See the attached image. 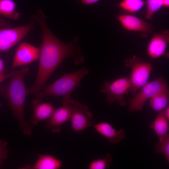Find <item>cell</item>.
Segmentation results:
<instances>
[{
  "mask_svg": "<svg viewBox=\"0 0 169 169\" xmlns=\"http://www.w3.org/2000/svg\"><path fill=\"white\" fill-rule=\"evenodd\" d=\"M34 22L19 27L12 28L0 17V51H6L22 40L33 29Z\"/></svg>",
  "mask_w": 169,
  "mask_h": 169,
  "instance_id": "obj_4",
  "label": "cell"
},
{
  "mask_svg": "<svg viewBox=\"0 0 169 169\" xmlns=\"http://www.w3.org/2000/svg\"><path fill=\"white\" fill-rule=\"evenodd\" d=\"M163 115L165 117L169 120V106L165 108L162 111Z\"/></svg>",
  "mask_w": 169,
  "mask_h": 169,
  "instance_id": "obj_26",
  "label": "cell"
},
{
  "mask_svg": "<svg viewBox=\"0 0 169 169\" xmlns=\"http://www.w3.org/2000/svg\"><path fill=\"white\" fill-rule=\"evenodd\" d=\"M62 166V161L49 154H40L33 165H27L19 167L20 169H58Z\"/></svg>",
  "mask_w": 169,
  "mask_h": 169,
  "instance_id": "obj_14",
  "label": "cell"
},
{
  "mask_svg": "<svg viewBox=\"0 0 169 169\" xmlns=\"http://www.w3.org/2000/svg\"><path fill=\"white\" fill-rule=\"evenodd\" d=\"M89 72L88 68L84 67L73 72L64 73L59 79L44 88L40 94L41 99L52 96L62 97L63 101L69 100L71 94L79 87L80 81Z\"/></svg>",
  "mask_w": 169,
  "mask_h": 169,
  "instance_id": "obj_3",
  "label": "cell"
},
{
  "mask_svg": "<svg viewBox=\"0 0 169 169\" xmlns=\"http://www.w3.org/2000/svg\"><path fill=\"white\" fill-rule=\"evenodd\" d=\"M72 112L70 119L74 132L81 131L93 125V115L88 106L77 100L70 99Z\"/></svg>",
  "mask_w": 169,
  "mask_h": 169,
  "instance_id": "obj_8",
  "label": "cell"
},
{
  "mask_svg": "<svg viewBox=\"0 0 169 169\" xmlns=\"http://www.w3.org/2000/svg\"><path fill=\"white\" fill-rule=\"evenodd\" d=\"M14 0H0V16L13 20L18 19L20 13L17 11Z\"/></svg>",
  "mask_w": 169,
  "mask_h": 169,
  "instance_id": "obj_18",
  "label": "cell"
},
{
  "mask_svg": "<svg viewBox=\"0 0 169 169\" xmlns=\"http://www.w3.org/2000/svg\"><path fill=\"white\" fill-rule=\"evenodd\" d=\"M3 105V104L1 103V102H0V107Z\"/></svg>",
  "mask_w": 169,
  "mask_h": 169,
  "instance_id": "obj_29",
  "label": "cell"
},
{
  "mask_svg": "<svg viewBox=\"0 0 169 169\" xmlns=\"http://www.w3.org/2000/svg\"><path fill=\"white\" fill-rule=\"evenodd\" d=\"M155 153L163 154L169 163V135L159 140V142L156 145Z\"/></svg>",
  "mask_w": 169,
  "mask_h": 169,
  "instance_id": "obj_22",
  "label": "cell"
},
{
  "mask_svg": "<svg viewBox=\"0 0 169 169\" xmlns=\"http://www.w3.org/2000/svg\"><path fill=\"white\" fill-rule=\"evenodd\" d=\"M4 69V62L0 56V74L3 73Z\"/></svg>",
  "mask_w": 169,
  "mask_h": 169,
  "instance_id": "obj_27",
  "label": "cell"
},
{
  "mask_svg": "<svg viewBox=\"0 0 169 169\" xmlns=\"http://www.w3.org/2000/svg\"><path fill=\"white\" fill-rule=\"evenodd\" d=\"M29 71L28 66L16 70L6 85H0V94L7 100L13 113L18 121L23 134L31 136L32 129L29 123L25 118L24 107L27 96L29 95L25 84L24 76Z\"/></svg>",
  "mask_w": 169,
  "mask_h": 169,
  "instance_id": "obj_2",
  "label": "cell"
},
{
  "mask_svg": "<svg viewBox=\"0 0 169 169\" xmlns=\"http://www.w3.org/2000/svg\"><path fill=\"white\" fill-rule=\"evenodd\" d=\"M112 156L107 153L102 158H100L91 161L90 163L89 169H105L109 167L112 161Z\"/></svg>",
  "mask_w": 169,
  "mask_h": 169,
  "instance_id": "obj_20",
  "label": "cell"
},
{
  "mask_svg": "<svg viewBox=\"0 0 169 169\" xmlns=\"http://www.w3.org/2000/svg\"><path fill=\"white\" fill-rule=\"evenodd\" d=\"M116 19L124 28L128 31L139 32L142 37H148L154 29L151 23L131 14H120L116 17Z\"/></svg>",
  "mask_w": 169,
  "mask_h": 169,
  "instance_id": "obj_9",
  "label": "cell"
},
{
  "mask_svg": "<svg viewBox=\"0 0 169 169\" xmlns=\"http://www.w3.org/2000/svg\"><path fill=\"white\" fill-rule=\"evenodd\" d=\"M16 70H13L8 74H0V83L5 80L12 77L16 73Z\"/></svg>",
  "mask_w": 169,
  "mask_h": 169,
  "instance_id": "obj_24",
  "label": "cell"
},
{
  "mask_svg": "<svg viewBox=\"0 0 169 169\" xmlns=\"http://www.w3.org/2000/svg\"><path fill=\"white\" fill-rule=\"evenodd\" d=\"M33 17L41 28L43 38L37 74L33 86L28 88V92L29 95L34 94L35 100L39 101L40 93L48 79L65 59L72 57L76 65L83 64L85 59L78 44V36L70 42L64 43L51 32L45 22L46 17L41 9H38Z\"/></svg>",
  "mask_w": 169,
  "mask_h": 169,
  "instance_id": "obj_1",
  "label": "cell"
},
{
  "mask_svg": "<svg viewBox=\"0 0 169 169\" xmlns=\"http://www.w3.org/2000/svg\"><path fill=\"white\" fill-rule=\"evenodd\" d=\"M124 64L131 70L129 78L131 87L128 93L135 94L148 82L152 69V65L151 63L145 62L136 55L125 59Z\"/></svg>",
  "mask_w": 169,
  "mask_h": 169,
  "instance_id": "obj_5",
  "label": "cell"
},
{
  "mask_svg": "<svg viewBox=\"0 0 169 169\" xmlns=\"http://www.w3.org/2000/svg\"><path fill=\"white\" fill-rule=\"evenodd\" d=\"M163 6V0H147L145 18L151 20L155 13Z\"/></svg>",
  "mask_w": 169,
  "mask_h": 169,
  "instance_id": "obj_21",
  "label": "cell"
},
{
  "mask_svg": "<svg viewBox=\"0 0 169 169\" xmlns=\"http://www.w3.org/2000/svg\"><path fill=\"white\" fill-rule=\"evenodd\" d=\"M84 5H88L96 3L99 0H79Z\"/></svg>",
  "mask_w": 169,
  "mask_h": 169,
  "instance_id": "obj_25",
  "label": "cell"
},
{
  "mask_svg": "<svg viewBox=\"0 0 169 169\" xmlns=\"http://www.w3.org/2000/svg\"><path fill=\"white\" fill-rule=\"evenodd\" d=\"M131 87L129 78H121L112 82L105 81L102 85L100 91L106 95V102L112 104L115 101L121 106L126 105L124 95L128 93Z\"/></svg>",
  "mask_w": 169,
  "mask_h": 169,
  "instance_id": "obj_7",
  "label": "cell"
},
{
  "mask_svg": "<svg viewBox=\"0 0 169 169\" xmlns=\"http://www.w3.org/2000/svg\"><path fill=\"white\" fill-rule=\"evenodd\" d=\"M163 6L168 7H169V0H163Z\"/></svg>",
  "mask_w": 169,
  "mask_h": 169,
  "instance_id": "obj_28",
  "label": "cell"
},
{
  "mask_svg": "<svg viewBox=\"0 0 169 169\" xmlns=\"http://www.w3.org/2000/svg\"><path fill=\"white\" fill-rule=\"evenodd\" d=\"M40 48L27 42H22L18 47L14 55L12 68L26 66L39 59Z\"/></svg>",
  "mask_w": 169,
  "mask_h": 169,
  "instance_id": "obj_10",
  "label": "cell"
},
{
  "mask_svg": "<svg viewBox=\"0 0 169 169\" xmlns=\"http://www.w3.org/2000/svg\"><path fill=\"white\" fill-rule=\"evenodd\" d=\"M145 4L143 0H123L119 6L129 13H135L140 11Z\"/></svg>",
  "mask_w": 169,
  "mask_h": 169,
  "instance_id": "obj_19",
  "label": "cell"
},
{
  "mask_svg": "<svg viewBox=\"0 0 169 169\" xmlns=\"http://www.w3.org/2000/svg\"><path fill=\"white\" fill-rule=\"evenodd\" d=\"M8 145L7 142L0 140V169L3 168L4 161L8 158L9 153Z\"/></svg>",
  "mask_w": 169,
  "mask_h": 169,
  "instance_id": "obj_23",
  "label": "cell"
},
{
  "mask_svg": "<svg viewBox=\"0 0 169 169\" xmlns=\"http://www.w3.org/2000/svg\"><path fill=\"white\" fill-rule=\"evenodd\" d=\"M95 130L109 142L116 144L122 141L126 135L122 129L117 130L108 122H102L93 125Z\"/></svg>",
  "mask_w": 169,
  "mask_h": 169,
  "instance_id": "obj_13",
  "label": "cell"
},
{
  "mask_svg": "<svg viewBox=\"0 0 169 169\" xmlns=\"http://www.w3.org/2000/svg\"><path fill=\"white\" fill-rule=\"evenodd\" d=\"M169 121L161 111L151 123L150 128L156 133L159 140L169 135Z\"/></svg>",
  "mask_w": 169,
  "mask_h": 169,
  "instance_id": "obj_16",
  "label": "cell"
},
{
  "mask_svg": "<svg viewBox=\"0 0 169 169\" xmlns=\"http://www.w3.org/2000/svg\"><path fill=\"white\" fill-rule=\"evenodd\" d=\"M149 100L150 107L155 111L159 113L169 106V90L159 92Z\"/></svg>",
  "mask_w": 169,
  "mask_h": 169,
  "instance_id": "obj_17",
  "label": "cell"
},
{
  "mask_svg": "<svg viewBox=\"0 0 169 169\" xmlns=\"http://www.w3.org/2000/svg\"><path fill=\"white\" fill-rule=\"evenodd\" d=\"M141 88L129 101L128 110L130 112L142 110L148 100L160 92L169 90L167 83L162 76L147 82Z\"/></svg>",
  "mask_w": 169,
  "mask_h": 169,
  "instance_id": "obj_6",
  "label": "cell"
},
{
  "mask_svg": "<svg viewBox=\"0 0 169 169\" xmlns=\"http://www.w3.org/2000/svg\"><path fill=\"white\" fill-rule=\"evenodd\" d=\"M169 42V31L168 29L155 33L151 38L147 45L148 55L152 59H157L162 56L168 58L169 54L166 52V51Z\"/></svg>",
  "mask_w": 169,
  "mask_h": 169,
  "instance_id": "obj_12",
  "label": "cell"
},
{
  "mask_svg": "<svg viewBox=\"0 0 169 169\" xmlns=\"http://www.w3.org/2000/svg\"><path fill=\"white\" fill-rule=\"evenodd\" d=\"M33 114L30 118V121L34 125L40 121L49 119L55 110L53 106L48 102L38 103L33 104Z\"/></svg>",
  "mask_w": 169,
  "mask_h": 169,
  "instance_id": "obj_15",
  "label": "cell"
},
{
  "mask_svg": "<svg viewBox=\"0 0 169 169\" xmlns=\"http://www.w3.org/2000/svg\"><path fill=\"white\" fill-rule=\"evenodd\" d=\"M70 100L63 101V106L55 109L50 117L46 120L47 129L59 133L61 130V125L70 120L72 112Z\"/></svg>",
  "mask_w": 169,
  "mask_h": 169,
  "instance_id": "obj_11",
  "label": "cell"
}]
</instances>
